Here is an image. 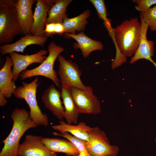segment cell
<instances>
[{
  "label": "cell",
  "mask_w": 156,
  "mask_h": 156,
  "mask_svg": "<svg viewBox=\"0 0 156 156\" xmlns=\"http://www.w3.org/2000/svg\"><path fill=\"white\" fill-rule=\"evenodd\" d=\"M141 25L137 17L126 19L114 28L116 53L111 63L112 69L127 61V57L133 56L138 47Z\"/></svg>",
  "instance_id": "6da1fadb"
},
{
  "label": "cell",
  "mask_w": 156,
  "mask_h": 156,
  "mask_svg": "<svg viewBox=\"0 0 156 156\" xmlns=\"http://www.w3.org/2000/svg\"><path fill=\"white\" fill-rule=\"evenodd\" d=\"M13 122L11 130L3 141V146L0 156H19L20 140L29 129L38 126L31 118L30 112L24 108H15L11 114Z\"/></svg>",
  "instance_id": "7a4b0ae2"
},
{
  "label": "cell",
  "mask_w": 156,
  "mask_h": 156,
  "mask_svg": "<svg viewBox=\"0 0 156 156\" xmlns=\"http://www.w3.org/2000/svg\"><path fill=\"white\" fill-rule=\"evenodd\" d=\"M17 0H0V44L12 42L21 34L15 4Z\"/></svg>",
  "instance_id": "3957f363"
},
{
  "label": "cell",
  "mask_w": 156,
  "mask_h": 156,
  "mask_svg": "<svg viewBox=\"0 0 156 156\" xmlns=\"http://www.w3.org/2000/svg\"><path fill=\"white\" fill-rule=\"evenodd\" d=\"M38 78H35L29 83L23 81L22 85L17 87L13 94L16 98L24 99L30 108V116L38 125L48 126L49 124L47 115L43 113L38 105L36 94L40 82Z\"/></svg>",
  "instance_id": "277c9868"
},
{
  "label": "cell",
  "mask_w": 156,
  "mask_h": 156,
  "mask_svg": "<svg viewBox=\"0 0 156 156\" xmlns=\"http://www.w3.org/2000/svg\"><path fill=\"white\" fill-rule=\"evenodd\" d=\"M47 49L49 55L43 62L34 68L26 70L22 72L19 76L21 80L41 76L50 79L57 87H61L60 79L53 67L55 60L60 53L64 51V49L52 41L49 43Z\"/></svg>",
  "instance_id": "5b68a950"
},
{
  "label": "cell",
  "mask_w": 156,
  "mask_h": 156,
  "mask_svg": "<svg viewBox=\"0 0 156 156\" xmlns=\"http://www.w3.org/2000/svg\"><path fill=\"white\" fill-rule=\"evenodd\" d=\"M89 141H84L86 149L91 156H117L119 148L111 145L104 131L98 127L88 132Z\"/></svg>",
  "instance_id": "8992f818"
},
{
  "label": "cell",
  "mask_w": 156,
  "mask_h": 156,
  "mask_svg": "<svg viewBox=\"0 0 156 156\" xmlns=\"http://www.w3.org/2000/svg\"><path fill=\"white\" fill-rule=\"evenodd\" d=\"M57 59L59 62L58 74L61 88L73 87L86 90L88 86H85L81 81L82 73L78 65L71 60H66L60 54Z\"/></svg>",
  "instance_id": "52a82bcc"
},
{
  "label": "cell",
  "mask_w": 156,
  "mask_h": 156,
  "mask_svg": "<svg viewBox=\"0 0 156 156\" xmlns=\"http://www.w3.org/2000/svg\"><path fill=\"white\" fill-rule=\"evenodd\" d=\"M70 95L76 110L79 114L96 115L101 113V103L93 93L92 88L88 86L87 89L83 90L70 87Z\"/></svg>",
  "instance_id": "ba28073f"
},
{
  "label": "cell",
  "mask_w": 156,
  "mask_h": 156,
  "mask_svg": "<svg viewBox=\"0 0 156 156\" xmlns=\"http://www.w3.org/2000/svg\"><path fill=\"white\" fill-rule=\"evenodd\" d=\"M42 137L27 134L19 145V156H57L55 153L50 150L42 142Z\"/></svg>",
  "instance_id": "9c48e42d"
},
{
  "label": "cell",
  "mask_w": 156,
  "mask_h": 156,
  "mask_svg": "<svg viewBox=\"0 0 156 156\" xmlns=\"http://www.w3.org/2000/svg\"><path fill=\"white\" fill-rule=\"evenodd\" d=\"M48 52L45 49L40 50L36 53L30 55H23L13 52L8 53L13 63V80L16 81L20 74L27 70V67L34 63L41 64L47 58Z\"/></svg>",
  "instance_id": "30bf717a"
},
{
  "label": "cell",
  "mask_w": 156,
  "mask_h": 156,
  "mask_svg": "<svg viewBox=\"0 0 156 156\" xmlns=\"http://www.w3.org/2000/svg\"><path fill=\"white\" fill-rule=\"evenodd\" d=\"M36 2V0H18L15 3L21 34L25 35L31 34L34 22L32 7Z\"/></svg>",
  "instance_id": "8fae6325"
},
{
  "label": "cell",
  "mask_w": 156,
  "mask_h": 156,
  "mask_svg": "<svg viewBox=\"0 0 156 156\" xmlns=\"http://www.w3.org/2000/svg\"><path fill=\"white\" fill-rule=\"evenodd\" d=\"M61 93L53 84L44 90L41 96V100L44 107L50 110L60 120L64 118V107L62 105Z\"/></svg>",
  "instance_id": "7c38bea8"
},
{
  "label": "cell",
  "mask_w": 156,
  "mask_h": 156,
  "mask_svg": "<svg viewBox=\"0 0 156 156\" xmlns=\"http://www.w3.org/2000/svg\"><path fill=\"white\" fill-rule=\"evenodd\" d=\"M141 25V37L138 47L133 56L131 57L130 64H132L140 59H144L152 63L156 68V63L152 59L154 53V43L153 41L148 40L147 38V33L148 26L143 20L140 14Z\"/></svg>",
  "instance_id": "4fadbf2b"
},
{
  "label": "cell",
  "mask_w": 156,
  "mask_h": 156,
  "mask_svg": "<svg viewBox=\"0 0 156 156\" xmlns=\"http://www.w3.org/2000/svg\"><path fill=\"white\" fill-rule=\"evenodd\" d=\"M55 1L56 0H37L31 34L45 36L43 31L48 16V12Z\"/></svg>",
  "instance_id": "5bb4252c"
},
{
  "label": "cell",
  "mask_w": 156,
  "mask_h": 156,
  "mask_svg": "<svg viewBox=\"0 0 156 156\" xmlns=\"http://www.w3.org/2000/svg\"><path fill=\"white\" fill-rule=\"evenodd\" d=\"M48 39L45 36L33 35H24L16 42L10 44H6L0 46V53L3 56L13 52L23 53L25 48L31 44H37L43 47Z\"/></svg>",
  "instance_id": "9a60e30c"
},
{
  "label": "cell",
  "mask_w": 156,
  "mask_h": 156,
  "mask_svg": "<svg viewBox=\"0 0 156 156\" xmlns=\"http://www.w3.org/2000/svg\"><path fill=\"white\" fill-rule=\"evenodd\" d=\"M12 60L10 56L5 57L4 64L0 70V92L6 98L11 97L17 88L13 80Z\"/></svg>",
  "instance_id": "2e32d148"
},
{
  "label": "cell",
  "mask_w": 156,
  "mask_h": 156,
  "mask_svg": "<svg viewBox=\"0 0 156 156\" xmlns=\"http://www.w3.org/2000/svg\"><path fill=\"white\" fill-rule=\"evenodd\" d=\"M64 35L66 38H73L77 41V43L74 45L73 48L79 49L85 58L94 51H102L103 49V45L101 41L91 38L82 31L77 34L65 33Z\"/></svg>",
  "instance_id": "e0dca14e"
},
{
  "label": "cell",
  "mask_w": 156,
  "mask_h": 156,
  "mask_svg": "<svg viewBox=\"0 0 156 156\" xmlns=\"http://www.w3.org/2000/svg\"><path fill=\"white\" fill-rule=\"evenodd\" d=\"M42 140L47 147L54 153H64L68 156H78L79 154L76 146L68 140L44 137L42 138Z\"/></svg>",
  "instance_id": "ac0fdd59"
},
{
  "label": "cell",
  "mask_w": 156,
  "mask_h": 156,
  "mask_svg": "<svg viewBox=\"0 0 156 156\" xmlns=\"http://www.w3.org/2000/svg\"><path fill=\"white\" fill-rule=\"evenodd\" d=\"M51 127L60 131V133L69 132L74 136L87 142L89 141L88 132L93 128L86 125L85 122H80L77 125H72L67 124L63 120H60L59 124L52 125Z\"/></svg>",
  "instance_id": "d6986e66"
},
{
  "label": "cell",
  "mask_w": 156,
  "mask_h": 156,
  "mask_svg": "<svg viewBox=\"0 0 156 156\" xmlns=\"http://www.w3.org/2000/svg\"><path fill=\"white\" fill-rule=\"evenodd\" d=\"M90 14V12L87 9L76 17L68 18H65L62 24L64 28L65 33L71 34H75L76 31L83 32L85 30L87 24V19Z\"/></svg>",
  "instance_id": "ffe728a7"
},
{
  "label": "cell",
  "mask_w": 156,
  "mask_h": 156,
  "mask_svg": "<svg viewBox=\"0 0 156 156\" xmlns=\"http://www.w3.org/2000/svg\"><path fill=\"white\" fill-rule=\"evenodd\" d=\"M61 93L65 109L64 118L66 120V123L69 125H77L79 114L70 95L69 88H62Z\"/></svg>",
  "instance_id": "44dd1931"
},
{
  "label": "cell",
  "mask_w": 156,
  "mask_h": 156,
  "mask_svg": "<svg viewBox=\"0 0 156 156\" xmlns=\"http://www.w3.org/2000/svg\"><path fill=\"white\" fill-rule=\"evenodd\" d=\"M72 0H56L48 12L46 23H62L64 19L68 17L67 8Z\"/></svg>",
  "instance_id": "7402d4cb"
},
{
  "label": "cell",
  "mask_w": 156,
  "mask_h": 156,
  "mask_svg": "<svg viewBox=\"0 0 156 156\" xmlns=\"http://www.w3.org/2000/svg\"><path fill=\"white\" fill-rule=\"evenodd\" d=\"M52 133L54 135L63 137L72 142L79 151V154L78 156H91L88 153L85 146L84 144L85 141L75 137L67 132L59 133L56 132H53Z\"/></svg>",
  "instance_id": "603a6c76"
},
{
  "label": "cell",
  "mask_w": 156,
  "mask_h": 156,
  "mask_svg": "<svg viewBox=\"0 0 156 156\" xmlns=\"http://www.w3.org/2000/svg\"><path fill=\"white\" fill-rule=\"evenodd\" d=\"M97 12L99 18L103 21L105 28L111 26L110 20L107 18V12L103 0H90Z\"/></svg>",
  "instance_id": "cb8c5ba5"
},
{
  "label": "cell",
  "mask_w": 156,
  "mask_h": 156,
  "mask_svg": "<svg viewBox=\"0 0 156 156\" xmlns=\"http://www.w3.org/2000/svg\"><path fill=\"white\" fill-rule=\"evenodd\" d=\"M143 21L148 25L150 30L156 31V5L146 11L140 13Z\"/></svg>",
  "instance_id": "d4e9b609"
},
{
  "label": "cell",
  "mask_w": 156,
  "mask_h": 156,
  "mask_svg": "<svg viewBox=\"0 0 156 156\" xmlns=\"http://www.w3.org/2000/svg\"><path fill=\"white\" fill-rule=\"evenodd\" d=\"M131 1L137 4L135 8L140 13L146 11L152 6L156 4V0H132Z\"/></svg>",
  "instance_id": "484cf974"
},
{
  "label": "cell",
  "mask_w": 156,
  "mask_h": 156,
  "mask_svg": "<svg viewBox=\"0 0 156 156\" xmlns=\"http://www.w3.org/2000/svg\"><path fill=\"white\" fill-rule=\"evenodd\" d=\"M55 23H45V28L43 33L44 36L47 37H52L55 34Z\"/></svg>",
  "instance_id": "4316f807"
},
{
  "label": "cell",
  "mask_w": 156,
  "mask_h": 156,
  "mask_svg": "<svg viewBox=\"0 0 156 156\" xmlns=\"http://www.w3.org/2000/svg\"><path fill=\"white\" fill-rule=\"evenodd\" d=\"M55 34L60 36L62 35L65 33L64 28L62 23H55Z\"/></svg>",
  "instance_id": "83f0119b"
},
{
  "label": "cell",
  "mask_w": 156,
  "mask_h": 156,
  "mask_svg": "<svg viewBox=\"0 0 156 156\" xmlns=\"http://www.w3.org/2000/svg\"><path fill=\"white\" fill-rule=\"evenodd\" d=\"M4 95L0 92V106L3 107L7 103V101Z\"/></svg>",
  "instance_id": "f1b7e54d"
},
{
  "label": "cell",
  "mask_w": 156,
  "mask_h": 156,
  "mask_svg": "<svg viewBox=\"0 0 156 156\" xmlns=\"http://www.w3.org/2000/svg\"><path fill=\"white\" fill-rule=\"evenodd\" d=\"M155 142H156V137L155 139Z\"/></svg>",
  "instance_id": "f546056e"
},
{
  "label": "cell",
  "mask_w": 156,
  "mask_h": 156,
  "mask_svg": "<svg viewBox=\"0 0 156 156\" xmlns=\"http://www.w3.org/2000/svg\"><path fill=\"white\" fill-rule=\"evenodd\" d=\"M155 33H156V31H155Z\"/></svg>",
  "instance_id": "4dcf8cb0"
}]
</instances>
